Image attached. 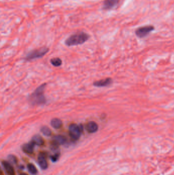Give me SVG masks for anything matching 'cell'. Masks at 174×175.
Returning a JSON list of instances; mask_svg holds the SVG:
<instances>
[{
	"mask_svg": "<svg viewBox=\"0 0 174 175\" xmlns=\"http://www.w3.org/2000/svg\"><path fill=\"white\" fill-rule=\"evenodd\" d=\"M86 129L88 133H94L98 130V125L95 121H90L86 126Z\"/></svg>",
	"mask_w": 174,
	"mask_h": 175,
	"instance_id": "9",
	"label": "cell"
},
{
	"mask_svg": "<svg viewBox=\"0 0 174 175\" xmlns=\"http://www.w3.org/2000/svg\"><path fill=\"white\" fill-rule=\"evenodd\" d=\"M66 142V138L63 136L57 135L54 136L53 139V144L57 146L63 145Z\"/></svg>",
	"mask_w": 174,
	"mask_h": 175,
	"instance_id": "12",
	"label": "cell"
},
{
	"mask_svg": "<svg viewBox=\"0 0 174 175\" xmlns=\"http://www.w3.org/2000/svg\"><path fill=\"white\" fill-rule=\"evenodd\" d=\"M2 164L8 175H15V169L11 163L6 161H3Z\"/></svg>",
	"mask_w": 174,
	"mask_h": 175,
	"instance_id": "8",
	"label": "cell"
},
{
	"mask_svg": "<svg viewBox=\"0 0 174 175\" xmlns=\"http://www.w3.org/2000/svg\"><path fill=\"white\" fill-rule=\"evenodd\" d=\"M40 131L42 133L44 134V135L46 136H50L52 134L51 130H50L49 127H48L47 126H44L42 127L40 129Z\"/></svg>",
	"mask_w": 174,
	"mask_h": 175,
	"instance_id": "15",
	"label": "cell"
},
{
	"mask_svg": "<svg viewBox=\"0 0 174 175\" xmlns=\"http://www.w3.org/2000/svg\"><path fill=\"white\" fill-rule=\"evenodd\" d=\"M51 125L55 129H59L62 127V122L60 119L57 118L52 119L51 121Z\"/></svg>",
	"mask_w": 174,
	"mask_h": 175,
	"instance_id": "14",
	"label": "cell"
},
{
	"mask_svg": "<svg viewBox=\"0 0 174 175\" xmlns=\"http://www.w3.org/2000/svg\"><path fill=\"white\" fill-rule=\"evenodd\" d=\"M119 0H105L104 3L103 8L108 10L113 8L118 4Z\"/></svg>",
	"mask_w": 174,
	"mask_h": 175,
	"instance_id": "10",
	"label": "cell"
},
{
	"mask_svg": "<svg viewBox=\"0 0 174 175\" xmlns=\"http://www.w3.org/2000/svg\"><path fill=\"white\" fill-rule=\"evenodd\" d=\"M89 36L88 34L83 32H78L68 37L65 41L66 46H77L83 44L89 39Z\"/></svg>",
	"mask_w": 174,
	"mask_h": 175,
	"instance_id": "2",
	"label": "cell"
},
{
	"mask_svg": "<svg viewBox=\"0 0 174 175\" xmlns=\"http://www.w3.org/2000/svg\"><path fill=\"white\" fill-rule=\"evenodd\" d=\"M154 28L152 26H145L140 27L135 32L136 36L140 38H143L148 36L151 32L153 31Z\"/></svg>",
	"mask_w": 174,
	"mask_h": 175,
	"instance_id": "5",
	"label": "cell"
},
{
	"mask_svg": "<svg viewBox=\"0 0 174 175\" xmlns=\"http://www.w3.org/2000/svg\"><path fill=\"white\" fill-rule=\"evenodd\" d=\"M38 163L41 169H46L48 168V162L47 161L45 154L42 153L39 155L38 157Z\"/></svg>",
	"mask_w": 174,
	"mask_h": 175,
	"instance_id": "7",
	"label": "cell"
},
{
	"mask_svg": "<svg viewBox=\"0 0 174 175\" xmlns=\"http://www.w3.org/2000/svg\"><path fill=\"white\" fill-rule=\"evenodd\" d=\"M81 126L78 125L76 124H72L69 126L68 130L71 137L74 140L79 139L81 134Z\"/></svg>",
	"mask_w": 174,
	"mask_h": 175,
	"instance_id": "4",
	"label": "cell"
},
{
	"mask_svg": "<svg viewBox=\"0 0 174 175\" xmlns=\"http://www.w3.org/2000/svg\"><path fill=\"white\" fill-rule=\"evenodd\" d=\"M50 62L52 65H53L55 67H59L62 64V61L59 58H52L50 61Z\"/></svg>",
	"mask_w": 174,
	"mask_h": 175,
	"instance_id": "16",
	"label": "cell"
},
{
	"mask_svg": "<svg viewBox=\"0 0 174 175\" xmlns=\"http://www.w3.org/2000/svg\"><path fill=\"white\" fill-rule=\"evenodd\" d=\"M20 175H28L26 174H25V173H22V174H20Z\"/></svg>",
	"mask_w": 174,
	"mask_h": 175,
	"instance_id": "20",
	"label": "cell"
},
{
	"mask_svg": "<svg viewBox=\"0 0 174 175\" xmlns=\"http://www.w3.org/2000/svg\"><path fill=\"white\" fill-rule=\"evenodd\" d=\"M34 146L35 144H33L32 142L31 141L28 144H24L22 146V150L26 153L28 154H31L32 153H33Z\"/></svg>",
	"mask_w": 174,
	"mask_h": 175,
	"instance_id": "11",
	"label": "cell"
},
{
	"mask_svg": "<svg viewBox=\"0 0 174 175\" xmlns=\"http://www.w3.org/2000/svg\"><path fill=\"white\" fill-rule=\"evenodd\" d=\"M49 51V49L46 47L39 48L36 50H32L27 54L25 60L27 61H31L37 58H40L45 55Z\"/></svg>",
	"mask_w": 174,
	"mask_h": 175,
	"instance_id": "3",
	"label": "cell"
},
{
	"mask_svg": "<svg viewBox=\"0 0 174 175\" xmlns=\"http://www.w3.org/2000/svg\"><path fill=\"white\" fill-rule=\"evenodd\" d=\"M112 82L113 80L111 78H106L105 79L95 81L93 85L97 87H105L112 84Z\"/></svg>",
	"mask_w": 174,
	"mask_h": 175,
	"instance_id": "6",
	"label": "cell"
},
{
	"mask_svg": "<svg viewBox=\"0 0 174 175\" xmlns=\"http://www.w3.org/2000/svg\"><path fill=\"white\" fill-rule=\"evenodd\" d=\"M31 141L35 145H37L38 146H42L45 143L44 139L39 135L34 136Z\"/></svg>",
	"mask_w": 174,
	"mask_h": 175,
	"instance_id": "13",
	"label": "cell"
},
{
	"mask_svg": "<svg viewBox=\"0 0 174 175\" xmlns=\"http://www.w3.org/2000/svg\"><path fill=\"white\" fill-rule=\"evenodd\" d=\"M8 159L9 161H10V162L12 164H15L17 163V158L13 155H10L8 157Z\"/></svg>",
	"mask_w": 174,
	"mask_h": 175,
	"instance_id": "18",
	"label": "cell"
},
{
	"mask_svg": "<svg viewBox=\"0 0 174 175\" xmlns=\"http://www.w3.org/2000/svg\"><path fill=\"white\" fill-rule=\"evenodd\" d=\"M59 157V154H58V153H57L56 154L54 155H53V156L51 157V160L53 162H56L58 160Z\"/></svg>",
	"mask_w": 174,
	"mask_h": 175,
	"instance_id": "19",
	"label": "cell"
},
{
	"mask_svg": "<svg viewBox=\"0 0 174 175\" xmlns=\"http://www.w3.org/2000/svg\"><path fill=\"white\" fill-rule=\"evenodd\" d=\"M27 167H28V171H29V172L31 173V174L34 175H35L37 174L38 170H37L36 167L34 165L31 164V163H29L27 165Z\"/></svg>",
	"mask_w": 174,
	"mask_h": 175,
	"instance_id": "17",
	"label": "cell"
},
{
	"mask_svg": "<svg viewBox=\"0 0 174 175\" xmlns=\"http://www.w3.org/2000/svg\"><path fill=\"white\" fill-rule=\"evenodd\" d=\"M46 83H44L36 89L29 96V101L33 105H42L46 103V99L44 95V91Z\"/></svg>",
	"mask_w": 174,
	"mask_h": 175,
	"instance_id": "1",
	"label": "cell"
}]
</instances>
